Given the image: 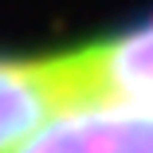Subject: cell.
Segmentation results:
<instances>
[{"instance_id": "6da1fadb", "label": "cell", "mask_w": 153, "mask_h": 153, "mask_svg": "<svg viewBox=\"0 0 153 153\" xmlns=\"http://www.w3.org/2000/svg\"><path fill=\"white\" fill-rule=\"evenodd\" d=\"M86 98L75 55H0V153L63 102Z\"/></svg>"}, {"instance_id": "7a4b0ae2", "label": "cell", "mask_w": 153, "mask_h": 153, "mask_svg": "<svg viewBox=\"0 0 153 153\" xmlns=\"http://www.w3.org/2000/svg\"><path fill=\"white\" fill-rule=\"evenodd\" d=\"M71 51L86 94L153 98V16Z\"/></svg>"}]
</instances>
